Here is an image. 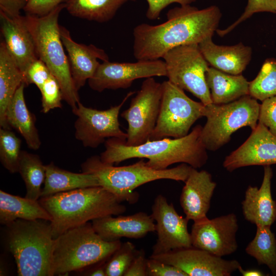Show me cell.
<instances>
[{"mask_svg": "<svg viewBox=\"0 0 276 276\" xmlns=\"http://www.w3.org/2000/svg\"><path fill=\"white\" fill-rule=\"evenodd\" d=\"M222 14L217 6L199 9L190 5L169 10L167 20L160 24H141L133 29V54L137 60L162 58L180 45L199 44L212 37Z\"/></svg>", "mask_w": 276, "mask_h": 276, "instance_id": "cell-1", "label": "cell"}, {"mask_svg": "<svg viewBox=\"0 0 276 276\" xmlns=\"http://www.w3.org/2000/svg\"><path fill=\"white\" fill-rule=\"evenodd\" d=\"M202 128L198 125L185 136L148 140L135 146H127L125 141L118 138H109L105 142V149L100 158L103 163L109 165L119 164L132 158H146L147 165L156 170L166 169L178 163L200 168L208 159L207 150L201 139Z\"/></svg>", "mask_w": 276, "mask_h": 276, "instance_id": "cell-2", "label": "cell"}, {"mask_svg": "<svg viewBox=\"0 0 276 276\" xmlns=\"http://www.w3.org/2000/svg\"><path fill=\"white\" fill-rule=\"evenodd\" d=\"M38 201L52 217L54 239L89 221L109 215L118 216L126 207L101 186L77 189L40 197Z\"/></svg>", "mask_w": 276, "mask_h": 276, "instance_id": "cell-3", "label": "cell"}, {"mask_svg": "<svg viewBox=\"0 0 276 276\" xmlns=\"http://www.w3.org/2000/svg\"><path fill=\"white\" fill-rule=\"evenodd\" d=\"M82 172L95 175L100 186L111 193L121 202L136 203L138 193L134 190L139 186L159 179L185 181L192 167L182 163L172 168L156 170L147 165L144 159L123 166H114L103 163L100 156L88 158L81 165Z\"/></svg>", "mask_w": 276, "mask_h": 276, "instance_id": "cell-4", "label": "cell"}, {"mask_svg": "<svg viewBox=\"0 0 276 276\" xmlns=\"http://www.w3.org/2000/svg\"><path fill=\"white\" fill-rule=\"evenodd\" d=\"M7 227V245L19 276H52L54 239L50 221L18 219Z\"/></svg>", "mask_w": 276, "mask_h": 276, "instance_id": "cell-5", "label": "cell"}, {"mask_svg": "<svg viewBox=\"0 0 276 276\" xmlns=\"http://www.w3.org/2000/svg\"><path fill=\"white\" fill-rule=\"evenodd\" d=\"M122 243L120 240H104L89 222L71 228L54 239L52 276L78 271L108 259Z\"/></svg>", "mask_w": 276, "mask_h": 276, "instance_id": "cell-6", "label": "cell"}, {"mask_svg": "<svg viewBox=\"0 0 276 276\" xmlns=\"http://www.w3.org/2000/svg\"><path fill=\"white\" fill-rule=\"evenodd\" d=\"M64 8L65 4L63 3L45 15L26 14L24 17L33 37L38 59L45 63L57 79L63 100L73 109L77 107L80 100L60 37L58 18Z\"/></svg>", "mask_w": 276, "mask_h": 276, "instance_id": "cell-7", "label": "cell"}, {"mask_svg": "<svg viewBox=\"0 0 276 276\" xmlns=\"http://www.w3.org/2000/svg\"><path fill=\"white\" fill-rule=\"evenodd\" d=\"M205 106L206 122L201 139L207 150L217 151L240 128L247 126L252 130L258 124L260 104L249 95L228 103Z\"/></svg>", "mask_w": 276, "mask_h": 276, "instance_id": "cell-8", "label": "cell"}, {"mask_svg": "<svg viewBox=\"0 0 276 276\" xmlns=\"http://www.w3.org/2000/svg\"><path fill=\"white\" fill-rule=\"evenodd\" d=\"M162 86L159 114L149 140L185 136L195 122L205 116V106L201 102L191 99L169 80Z\"/></svg>", "mask_w": 276, "mask_h": 276, "instance_id": "cell-9", "label": "cell"}, {"mask_svg": "<svg viewBox=\"0 0 276 276\" xmlns=\"http://www.w3.org/2000/svg\"><path fill=\"white\" fill-rule=\"evenodd\" d=\"M168 80L187 90L204 105L213 103L206 80L209 63L202 54L198 44L175 47L163 57Z\"/></svg>", "mask_w": 276, "mask_h": 276, "instance_id": "cell-10", "label": "cell"}, {"mask_svg": "<svg viewBox=\"0 0 276 276\" xmlns=\"http://www.w3.org/2000/svg\"><path fill=\"white\" fill-rule=\"evenodd\" d=\"M162 91V83L153 77L146 78L129 107L121 113L128 123L127 146H137L149 140L158 117Z\"/></svg>", "mask_w": 276, "mask_h": 276, "instance_id": "cell-11", "label": "cell"}, {"mask_svg": "<svg viewBox=\"0 0 276 276\" xmlns=\"http://www.w3.org/2000/svg\"><path fill=\"white\" fill-rule=\"evenodd\" d=\"M129 92L118 105L106 110L87 107L80 102L72 109L77 117L75 122V136L84 147L95 148L109 138L116 137L125 141L127 137L120 128L119 116L120 110L127 100L134 94Z\"/></svg>", "mask_w": 276, "mask_h": 276, "instance_id": "cell-12", "label": "cell"}, {"mask_svg": "<svg viewBox=\"0 0 276 276\" xmlns=\"http://www.w3.org/2000/svg\"><path fill=\"white\" fill-rule=\"evenodd\" d=\"M167 76L164 60H137L135 62L100 63L94 76L88 80L90 88L102 92L105 89H126L140 78Z\"/></svg>", "mask_w": 276, "mask_h": 276, "instance_id": "cell-13", "label": "cell"}, {"mask_svg": "<svg viewBox=\"0 0 276 276\" xmlns=\"http://www.w3.org/2000/svg\"><path fill=\"white\" fill-rule=\"evenodd\" d=\"M238 218L233 213L212 219L206 217L194 222L190 233L192 245L220 257L231 255L238 247Z\"/></svg>", "mask_w": 276, "mask_h": 276, "instance_id": "cell-14", "label": "cell"}, {"mask_svg": "<svg viewBox=\"0 0 276 276\" xmlns=\"http://www.w3.org/2000/svg\"><path fill=\"white\" fill-rule=\"evenodd\" d=\"M149 258L172 265L187 276H230L241 265L236 260H225L193 246Z\"/></svg>", "mask_w": 276, "mask_h": 276, "instance_id": "cell-15", "label": "cell"}, {"mask_svg": "<svg viewBox=\"0 0 276 276\" xmlns=\"http://www.w3.org/2000/svg\"><path fill=\"white\" fill-rule=\"evenodd\" d=\"M151 214L155 222L157 240L151 255L192 246L191 234L188 229L189 220L179 215L173 204L163 195L154 200Z\"/></svg>", "mask_w": 276, "mask_h": 276, "instance_id": "cell-16", "label": "cell"}, {"mask_svg": "<svg viewBox=\"0 0 276 276\" xmlns=\"http://www.w3.org/2000/svg\"><path fill=\"white\" fill-rule=\"evenodd\" d=\"M271 165H276V137L259 122L248 139L223 163L229 172L244 167Z\"/></svg>", "mask_w": 276, "mask_h": 276, "instance_id": "cell-17", "label": "cell"}, {"mask_svg": "<svg viewBox=\"0 0 276 276\" xmlns=\"http://www.w3.org/2000/svg\"><path fill=\"white\" fill-rule=\"evenodd\" d=\"M63 45L67 53L71 76L75 88L78 91L95 74L100 63L109 61L105 51L94 44L78 43L72 38L69 31L59 26Z\"/></svg>", "mask_w": 276, "mask_h": 276, "instance_id": "cell-18", "label": "cell"}, {"mask_svg": "<svg viewBox=\"0 0 276 276\" xmlns=\"http://www.w3.org/2000/svg\"><path fill=\"white\" fill-rule=\"evenodd\" d=\"M1 32L12 58L24 77L30 66L38 59L33 37L24 16L10 17L0 11Z\"/></svg>", "mask_w": 276, "mask_h": 276, "instance_id": "cell-19", "label": "cell"}, {"mask_svg": "<svg viewBox=\"0 0 276 276\" xmlns=\"http://www.w3.org/2000/svg\"><path fill=\"white\" fill-rule=\"evenodd\" d=\"M185 183L179 200L186 218L194 222L207 217L217 186L211 174L192 167Z\"/></svg>", "mask_w": 276, "mask_h": 276, "instance_id": "cell-20", "label": "cell"}, {"mask_svg": "<svg viewBox=\"0 0 276 276\" xmlns=\"http://www.w3.org/2000/svg\"><path fill=\"white\" fill-rule=\"evenodd\" d=\"M109 215L91 221L96 233L104 240L113 241L122 238L140 239L155 232L151 215L139 212L128 216Z\"/></svg>", "mask_w": 276, "mask_h": 276, "instance_id": "cell-21", "label": "cell"}, {"mask_svg": "<svg viewBox=\"0 0 276 276\" xmlns=\"http://www.w3.org/2000/svg\"><path fill=\"white\" fill-rule=\"evenodd\" d=\"M272 176L270 166H264L260 187L248 186L241 203L245 219L256 226H271L276 220V201L273 199L271 191Z\"/></svg>", "mask_w": 276, "mask_h": 276, "instance_id": "cell-22", "label": "cell"}, {"mask_svg": "<svg viewBox=\"0 0 276 276\" xmlns=\"http://www.w3.org/2000/svg\"><path fill=\"white\" fill-rule=\"evenodd\" d=\"M198 46L211 66L230 74H241L251 58V48L242 42L234 45H219L211 37Z\"/></svg>", "mask_w": 276, "mask_h": 276, "instance_id": "cell-23", "label": "cell"}, {"mask_svg": "<svg viewBox=\"0 0 276 276\" xmlns=\"http://www.w3.org/2000/svg\"><path fill=\"white\" fill-rule=\"evenodd\" d=\"M25 85L23 82L17 89L7 108L6 120L10 128L21 134L29 148L36 150L40 147L41 141L35 124V116L26 104L24 92Z\"/></svg>", "mask_w": 276, "mask_h": 276, "instance_id": "cell-24", "label": "cell"}, {"mask_svg": "<svg viewBox=\"0 0 276 276\" xmlns=\"http://www.w3.org/2000/svg\"><path fill=\"white\" fill-rule=\"evenodd\" d=\"M205 77L214 104L228 103L249 95V82L241 74H230L209 66Z\"/></svg>", "mask_w": 276, "mask_h": 276, "instance_id": "cell-25", "label": "cell"}, {"mask_svg": "<svg viewBox=\"0 0 276 276\" xmlns=\"http://www.w3.org/2000/svg\"><path fill=\"white\" fill-rule=\"evenodd\" d=\"M43 219L51 221L50 214L35 200L0 190V223L6 226L15 220Z\"/></svg>", "mask_w": 276, "mask_h": 276, "instance_id": "cell-26", "label": "cell"}, {"mask_svg": "<svg viewBox=\"0 0 276 276\" xmlns=\"http://www.w3.org/2000/svg\"><path fill=\"white\" fill-rule=\"evenodd\" d=\"M45 167V177L40 197L77 189L100 186L97 177L92 174L72 172L59 168L53 162Z\"/></svg>", "mask_w": 276, "mask_h": 276, "instance_id": "cell-27", "label": "cell"}, {"mask_svg": "<svg viewBox=\"0 0 276 276\" xmlns=\"http://www.w3.org/2000/svg\"><path fill=\"white\" fill-rule=\"evenodd\" d=\"M24 77L9 52L5 41L0 43V126L11 128L6 120L7 108Z\"/></svg>", "mask_w": 276, "mask_h": 276, "instance_id": "cell-28", "label": "cell"}, {"mask_svg": "<svg viewBox=\"0 0 276 276\" xmlns=\"http://www.w3.org/2000/svg\"><path fill=\"white\" fill-rule=\"evenodd\" d=\"M135 0H65V8L75 17L104 22L111 19L125 3Z\"/></svg>", "mask_w": 276, "mask_h": 276, "instance_id": "cell-29", "label": "cell"}, {"mask_svg": "<svg viewBox=\"0 0 276 276\" xmlns=\"http://www.w3.org/2000/svg\"><path fill=\"white\" fill-rule=\"evenodd\" d=\"M18 173L26 186L25 197L38 200L41 197V186L45 177V167L39 155L21 150Z\"/></svg>", "mask_w": 276, "mask_h": 276, "instance_id": "cell-30", "label": "cell"}, {"mask_svg": "<svg viewBox=\"0 0 276 276\" xmlns=\"http://www.w3.org/2000/svg\"><path fill=\"white\" fill-rule=\"evenodd\" d=\"M254 238L245 248L247 254L254 258L259 265H266L276 275V238L270 226L257 225Z\"/></svg>", "mask_w": 276, "mask_h": 276, "instance_id": "cell-31", "label": "cell"}, {"mask_svg": "<svg viewBox=\"0 0 276 276\" xmlns=\"http://www.w3.org/2000/svg\"><path fill=\"white\" fill-rule=\"evenodd\" d=\"M249 95L261 102L276 96V59L263 63L256 77L249 82Z\"/></svg>", "mask_w": 276, "mask_h": 276, "instance_id": "cell-32", "label": "cell"}, {"mask_svg": "<svg viewBox=\"0 0 276 276\" xmlns=\"http://www.w3.org/2000/svg\"><path fill=\"white\" fill-rule=\"evenodd\" d=\"M21 141L11 128L0 129V161L11 173L18 172Z\"/></svg>", "mask_w": 276, "mask_h": 276, "instance_id": "cell-33", "label": "cell"}, {"mask_svg": "<svg viewBox=\"0 0 276 276\" xmlns=\"http://www.w3.org/2000/svg\"><path fill=\"white\" fill-rule=\"evenodd\" d=\"M136 251L135 246L131 242L122 243L105 263L106 276H124L134 258Z\"/></svg>", "mask_w": 276, "mask_h": 276, "instance_id": "cell-34", "label": "cell"}, {"mask_svg": "<svg viewBox=\"0 0 276 276\" xmlns=\"http://www.w3.org/2000/svg\"><path fill=\"white\" fill-rule=\"evenodd\" d=\"M39 90L41 94L43 113H47L52 109L62 107L63 97L61 87L52 74Z\"/></svg>", "mask_w": 276, "mask_h": 276, "instance_id": "cell-35", "label": "cell"}, {"mask_svg": "<svg viewBox=\"0 0 276 276\" xmlns=\"http://www.w3.org/2000/svg\"><path fill=\"white\" fill-rule=\"evenodd\" d=\"M259 12L275 13L276 11L273 7V0H248L247 6L240 17L225 29H217L216 32L219 36H224L240 24L250 18L255 13Z\"/></svg>", "mask_w": 276, "mask_h": 276, "instance_id": "cell-36", "label": "cell"}, {"mask_svg": "<svg viewBox=\"0 0 276 276\" xmlns=\"http://www.w3.org/2000/svg\"><path fill=\"white\" fill-rule=\"evenodd\" d=\"M51 74L45 63L38 59L28 68L25 76V83L27 85L34 84L40 90Z\"/></svg>", "mask_w": 276, "mask_h": 276, "instance_id": "cell-37", "label": "cell"}, {"mask_svg": "<svg viewBox=\"0 0 276 276\" xmlns=\"http://www.w3.org/2000/svg\"><path fill=\"white\" fill-rule=\"evenodd\" d=\"M258 122L266 127L276 137V96L262 102Z\"/></svg>", "mask_w": 276, "mask_h": 276, "instance_id": "cell-38", "label": "cell"}, {"mask_svg": "<svg viewBox=\"0 0 276 276\" xmlns=\"http://www.w3.org/2000/svg\"><path fill=\"white\" fill-rule=\"evenodd\" d=\"M147 276H187L179 268L155 259L147 260Z\"/></svg>", "mask_w": 276, "mask_h": 276, "instance_id": "cell-39", "label": "cell"}, {"mask_svg": "<svg viewBox=\"0 0 276 276\" xmlns=\"http://www.w3.org/2000/svg\"><path fill=\"white\" fill-rule=\"evenodd\" d=\"M65 0H29L24 10L26 14L42 16L51 12Z\"/></svg>", "mask_w": 276, "mask_h": 276, "instance_id": "cell-40", "label": "cell"}, {"mask_svg": "<svg viewBox=\"0 0 276 276\" xmlns=\"http://www.w3.org/2000/svg\"><path fill=\"white\" fill-rule=\"evenodd\" d=\"M196 0H146L148 9L146 17L150 20L158 19L163 10L172 3H177L180 5H190Z\"/></svg>", "mask_w": 276, "mask_h": 276, "instance_id": "cell-41", "label": "cell"}, {"mask_svg": "<svg viewBox=\"0 0 276 276\" xmlns=\"http://www.w3.org/2000/svg\"><path fill=\"white\" fill-rule=\"evenodd\" d=\"M147 260L144 250L136 249L134 258L124 276H147Z\"/></svg>", "mask_w": 276, "mask_h": 276, "instance_id": "cell-42", "label": "cell"}, {"mask_svg": "<svg viewBox=\"0 0 276 276\" xmlns=\"http://www.w3.org/2000/svg\"><path fill=\"white\" fill-rule=\"evenodd\" d=\"M28 2L29 0H0V11L10 17L18 16Z\"/></svg>", "mask_w": 276, "mask_h": 276, "instance_id": "cell-43", "label": "cell"}, {"mask_svg": "<svg viewBox=\"0 0 276 276\" xmlns=\"http://www.w3.org/2000/svg\"><path fill=\"white\" fill-rule=\"evenodd\" d=\"M238 270L243 276H265L266 274L261 270L257 269H244L240 265Z\"/></svg>", "mask_w": 276, "mask_h": 276, "instance_id": "cell-44", "label": "cell"}, {"mask_svg": "<svg viewBox=\"0 0 276 276\" xmlns=\"http://www.w3.org/2000/svg\"><path fill=\"white\" fill-rule=\"evenodd\" d=\"M91 276H106L105 264L91 270L88 274Z\"/></svg>", "mask_w": 276, "mask_h": 276, "instance_id": "cell-45", "label": "cell"}, {"mask_svg": "<svg viewBox=\"0 0 276 276\" xmlns=\"http://www.w3.org/2000/svg\"><path fill=\"white\" fill-rule=\"evenodd\" d=\"M273 7L275 10L276 11V0H273Z\"/></svg>", "mask_w": 276, "mask_h": 276, "instance_id": "cell-46", "label": "cell"}]
</instances>
